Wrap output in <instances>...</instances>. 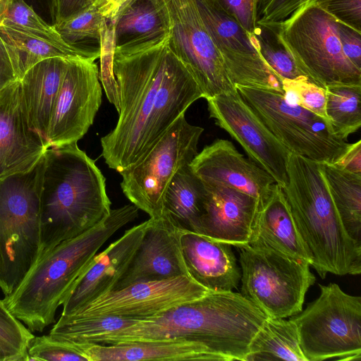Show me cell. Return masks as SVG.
Returning a JSON list of instances; mask_svg holds the SVG:
<instances>
[{
    "label": "cell",
    "mask_w": 361,
    "mask_h": 361,
    "mask_svg": "<svg viewBox=\"0 0 361 361\" xmlns=\"http://www.w3.org/2000/svg\"><path fill=\"white\" fill-rule=\"evenodd\" d=\"M137 320L112 315L77 317L61 314L49 334L69 344L94 343L98 338L128 327Z\"/></svg>",
    "instance_id": "1f68e13d"
},
{
    "label": "cell",
    "mask_w": 361,
    "mask_h": 361,
    "mask_svg": "<svg viewBox=\"0 0 361 361\" xmlns=\"http://www.w3.org/2000/svg\"><path fill=\"white\" fill-rule=\"evenodd\" d=\"M196 1L235 87L240 85L283 92L281 80L259 53L254 33L247 31L216 0Z\"/></svg>",
    "instance_id": "5bb4252c"
},
{
    "label": "cell",
    "mask_w": 361,
    "mask_h": 361,
    "mask_svg": "<svg viewBox=\"0 0 361 361\" xmlns=\"http://www.w3.org/2000/svg\"><path fill=\"white\" fill-rule=\"evenodd\" d=\"M307 361L290 319L267 317L251 341L245 361Z\"/></svg>",
    "instance_id": "f1b7e54d"
},
{
    "label": "cell",
    "mask_w": 361,
    "mask_h": 361,
    "mask_svg": "<svg viewBox=\"0 0 361 361\" xmlns=\"http://www.w3.org/2000/svg\"><path fill=\"white\" fill-rule=\"evenodd\" d=\"M269 249L310 262L312 257L294 222L282 188L274 183L266 203L259 210L247 245Z\"/></svg>",
    "instance_id": "603a6c76"
},
{
    "label": "cell",
    "mask_w": 361,
    "mask_h": 361,
    "mask_svg": "<svg viewBox=\"0 0 361 361\" xmlns=\"http://www.w3.org/2000/svg\"><path fill=\"white\" fill-rule=\"evenodd\" d=\"M13 0H0V24L4 19Z\"/></svg>",
    "instance_id": "c3c4849f"
},
{
    "label": "cell",
    "mask_w": 361,
    "mask_h": 361,
    "mask_svg": "<svg viewBox=\"0 0 361 361\" xmlns=\"http://www.w3.org/2000/svg\"><path fill=\"white\" fill-rule=\"evenodd\" d=\"M106 22L99 7L91 5L52 25L63 39L71 45L77 46L76 44L86 40L100 44Z\"/></svg>",
    "instance_id": "d6a6232c"
},
{
    "label": "cell",
    "mask_w": 361,
    "mask_h": 361,
    "mask_svg": "<svg viewBox=\"0 0 361 361\" xmlns=\"http://www.w3.org/2000/svg\"><path fill=\"white\" fill-rule=\"evenodd\" d=\"M342 50L347 59L361 69V32L336 20Z\"/></svg>",
    "instance_id": "b9f144b4"
},
{
    "label": "cell",
    "mask_w": 361,
    "mask_h": 361,
    "mask_svg": "<svg viewBox=\"0 0 361 361\" xmlns=\"http://www.w3.org/2000/svg\"><path fill=\"white\" fill-rule=\"evenodd\" d=\"M17 80L8 51L0 37V90Z\"/></svg>",
    "instance_id": "f6af8a7d"
},
{
    "label": "cell",
    "mask_w": 361,
    "mask_h": 361,
    "mask_svg": "<svg viewBox=\"0 0 361 361\" xmlns=\"http://www.w3.org/2000/svg\"><path fill=\"white\" fill-rule=\"evenodd\" d=\"M253 33L260 56L278 76L281 82L284 79H307L298 69L292 57L278 42L270 29L257 25Z\"/></svg>",
    "instance_id": "836d02e7"
},
{
    "label": "cell",
    "mask_w": 361,
    "mask_h": 361,
    "mask_svg": "<svg viewBox=\"0 0 361 361\" xmlns=\"http://www.w3.org/2000/svg\"><path fill=\"white\" fill-rule=\"evenodd\" d=\"M1 24L6 25L59 44L66 42L53 25L47 24L24 0H13Z\"/></svg>",
    "instance_id": "e575fe53"
},
{
    "label": "cell",
    "mask_w": 361,
    "mask_h": 361,
    "mask_svg": "<svg viewBox=\"0 0 361 361\" xmlns=\"http://www.w3.org/2000/svg\"><path fill=\"white\" fill-rule=\"evenodd\" d=\"M27 355V361H88L77 348L49 334L35 336Z\"/></svg>",
    "instance_id": "8d00e7d4"
},
{
    "label": "cell",
    "mask_w": 361,
    "mask_h": 361,
    "mask_svg": "<svg viewBox=\"0 0 361 361\" xmlns=\"http://www.w3.org/2000/svg\"><path fill=\"white\" fill-rule=\"evenodd\" d=\"M139 209L128 204L86 232L62 241L39 255L16 289L3 299L11 313L31 332H42L55 322L63 304L94 257L119 229L133 221Z\"/></svg>",
    "instance_id": "3957f363"
},
{
    "label": "cell",
    "mask_w": 361,
    "mask_h": 361,
    "mask_svg": "<svg viewBox=\"0 0 361 361\" xmlns=\"http://www.w3.org/2000/svg\"><path fill=\"white\" fill-rule=\"evenodd\" d=\"M315 0H257V25H276L305 4Z\"/></svg>",
    "instance_id": "f35d334b"
},
{
    "label": "cell",
    "mask_w": 361,
    "mask_h": 361,
    "mask_svg": "<svg viewBox=\"0 0 361 361\" xmlns=\"http://www.w3.org/2000/svg\"><path fill=\"white\" fill-rule=\"evenodd\" d=\"M42 164L43 157L31 171L0 180V289L5 296L39 255Z\"/></svg>",
    "instance_id": "52a82bcc"
},
{
    "label": "cell",
    "mask_w": 361,
    "mask_h": 361,
    "mask_svg": "<svg viewBox=\"0 0 361 361\" xmlns=\"http://www.w3.org/2000/svg\"><path fill=\"white\" fill-rule=\"evenodd\" d=\"M264 27L274 32L311 82L324 89L333 84L361 83V69L342 50L336 20L316 0L305 4L281 22Z\"/></svg>",
    "instance_id": "8992f818"
},
{
    "label": "cell",
    "mask_w": 361,
    "mask_h": 361,
    "mask_svg": "<svg viewBox=\"0 0 361 361\" xmlns=\"http://www.w3.org/2000/svg\"><path fill=\"white\" fill-rule=\"evenodd\" d=\"M104 0H88L90 5H94L99 7Z\"/></svg>",
    "instance_id": "681fc988"
},
{
    "label": "cell",
    "mask_w": 361,
    "mask_h": 361,
    "mask_svg": "<svg viewBox=\"0 0 361 361\" xmlns=\"http://www.w3.org/2000/svg\"><path fill=\"white\" fill-rule=\"evenodd\" d=\"M67 59L52 57L41 61L29 68L20 80L29 123L47 143L51 114L66 71Z\"/></svg>",
    "instance_id": "d4e9b609"
},
{
    "label": "cell",
    "mask_w": 361,
    "mask_h": 361,
    "mask_svg": "<svg viewBox=\"0 0 361 361\" xmlns=\"http://www.w3.org/2000/svg\"><path fill=\"white\" fill-rule=\"evenodd\" d=\"M180 243L188 272L195 281L213 292L238 288L241 269L231 245L183 230Z\"/></svg>",
    "instance_id": "7402d4cb"
},
{
    "label": "cell",
    "mask_w": 361,
    "mask_h": 361,
    "mask_svg": "<svg viewBox=\"0 0 361 361\" xmlns=\"http://www.w3.org/2000/svg\"><path fill=\"white\" fill-rule=\"evenodd\" d=\"M190 167L205 184L226 185L255 197L259 210L276 183L265 170L245 157L228 140L217 139L205 146Z\"/></svg>",
    "instance_id": "d6986e66"
},
{
    "label": "cell",
    "mask_w": 361,
    "mask_h": 361,
    "mask_svg": "<svg viewBox=\"0 0 361 361\" xmlns=\"http://www.w3.org/2000/svg\"><path fill=\"white\" fill-rule=\"evenodd\" d=\"M247 106L290 152L319 163L335 164L350 143L339 137L326 118L298 104L283 92L236 85Z\"/></svg>",
    "instance_id": "9c48e42d"
},
{
    "label": "cell",
    "mask_w": 361,
    "mask_h": 361,
    "mask_svg": "<svg viewBox=\"0 0 361 361\" xmlns=\"http://www.w3.org/2000/svg\"><path fill=\"white\" fill-rule=\"evenodd\" d=\"M148 220L128 230L93 258L62 305L61 315L71 314L97 298L113 290L138 248Z\"/></svg>",
    "instance_id": "ffe728a7"
},
{
    "label": "cell",
    "mask_w": 361,
    "mask_h": 361,
    "mask_svg": "<svg viewBox=\"0 0 361 361\" xmlns=\"http://www.w3.org/2000/svg\"><path fill=\"white\" fill-rule=\"evenodd\" d=\"M111 204L104 175L77 142L49 147L39 190L38 256L96 226Z\"/></svg>",
    "instance_id": "277c9868"
},
{
    "label": "cell",
    "mask_w": 361,
    "mask_h": 361,
    "mask_svg": "<svg viewBox=\"0 0 361 361\" xmlns=\"http://www.w3.org/2000/svg\"><path fill=\"white\" fill-rule=\"evenodd\" d=\"M267 317L239 293L209 291L156 316L137 319L94 343L187 341L207 348L223 361H245L252 339Z\"/></svg>",
    "instance_id": "7a4b0ae2"
},
{
    "label": "cell",
    "mask_w": 361,
    "mask_h": 361,
    "mask_svg": "<svg viewBox=\"0 0 361 361\" xmlns=\"http://www.w3.org/2000/svg\"><path fill=\"white\" fill-rule=\"evenodd\" d=\"M210 118L244 149L249 159L282 188L287 183L290 152L274 136L238 92L206 99Z\"/></svg>",
    "instance_id": "9a60e30c"
},
{
    "label": "cell",
    "mask_w": 361,
    "mask_h": 361,
    "mask_svg": "<svg viewBox=\"0 0 361 361\" xmlns=\"http://www.w3.org/2000/svg\"><path fill=\"white\" fill-rule=\"evenodd\" d=\"M181 231L164 212L159 217H149L142 241L114 289L139 282L190 276L181 251Z\"/></svg>",
    "instance_id": "ac0fdd59"
},
{
    "label": "cell",
    "mask_w": 361,
    "mask_h": 361,
    "mask_svg": "<svg viewBox=\"0 0 361 361\" xmlns=\"http://www.w3.org/2000/svg\"><path fill=\"white\" fill-rule=\"evenodd\" d=\"M169 23L171 50L195 80L204 99L237 90L196 0H159Z\"/></svg>",
    "instance_id": "7c38bea8"
},
{
    "label": "cell",
    "mask_w": 361,
    "mask_h": 361,
    "mask_svg": "<svg viewBox=\"0 0 361 361\" xmlns=\"http://www.w3.org/2000/svg\"><path fill=\"white\" fill-rule=\"evenodd\" d=\"M319 296L290 317L307 361L361 360V297L334 283L319 284Z\"/></svg>",
    "instance_id": "ba28073f"
},
{
    "label": "cell",
    "mask_w": 361,
    "mask_h": 361,
    "mask_svg": "<svg viewBox=\"0 0 361 361\" xmlns=\"http://www.w3.org/2000/svg\"><path fill=\"white\" fill-rule=\"evenodd\" d=\"M334 164L347 171L361 174V140L350 144L343 156Z\"/></svg>",
    "instance_id": "ee69618b"
},
{
    "label": "cell",
    "mask_w": 361,
    "mask_h": 361,
    "mask_svg": "<svg viewBox=\"0 0 361 361\" xmlns=\"http://www.w3.org/2000/svg\"><path fill=\"white\" fill-rule=\"evenodd\" d=\"M35 335L8 310L0 300V343L27 361V348Z\"/></svg>",
    "instance_id": "74e56055"
},
{
    "label": "cell",
    "mask_w": 361,
    "mask_h": 361,
    "mask_svg": "<svg viewBox=\"0 0 361 361\" xmlns=\"http://www.w3.org/2000/svg\"><path fill=\"white\" fill-rule=\"evenodd\" d=\"M208 292L190 276L139 282L111 290L68 315H112L140 319L156 316Z\"/></svg>",
    "instance_id": "2e32d148"
},
{
    "label": "cell",
    "mask_w": 361,
    "mask_h": 361,
    "mask_svg": "<svg viewBox=\"0 0 361 361\" xmlns=\"http://www.w3.org/2000/svg\"><path fill=\"white\" fill-rule=\"evenodd\" d=\"M0 37L8 51L19 80L29 68L49 58L79 57L95 61L100 56V49L56 44L4 24H0Z\"/></svg>",
    "instance_id": "484cf974"
},
{
    "label": "cell",
    "mask_w": 361,
    "mask_h": 361,
    "mask_svg": "<svg viewBox=\"0 0 361 361\" xmlns=\"http://www.w3.org/2000/svg\"><path fill=\"white\" fill-rule=\"evenodd\" d=\"M88 361H223L219 355L194 342L179 340L128 341L114 344H71Z\"/></svg>",
    "instance_id": "cb8c5ba5"
},
{
    "label": "cell",
    "mask_w": 361,
    "mask_h": 361,
    "mask_svg": "<svg viewBox=\"0 0 361 361\" xmlns=\"http://www.w3.org/2000/svg\"><path fill=\"white\" fill-rule=\"evenodd\" d=\"M99 73L94 61L68 58L51 114L49 147L78 142L93 124L102 104Z\"/></svg>",
    "instance_id": "4fadbf2b"
},
{
    "label": "cell",
    "mask_w": 361,
    "mask_h": 361,
    "mask_svg": "<svg viewBox=\"0 0 361 361\" xmlns=\"http://www.w3.org/2000/svg\"><path fill=\"white\" fill-rule=\"evenodd\" d=\"M49 148L30 126L17 80L0 90V180L33 169Z\"/></svg>",
    "instance_id": "e0dca14e"
},
{
    "label": "cell",
    "mask_w": 361,
    "mask_h": 361,
    "mask_svg": "<svg viewBox=\"0 0 361 361\" xmlns=\"http://www.w3.org/2000/svg\"><path fill=\"white\" fill-rule=\"evenodd\" d=\"M54 24L91 6L88 0H51Z\"/></svg>",
    "instance_id": "7bdbcfd3"
},
{
    "label": "cell",
    "mask_w": 361,
    "mask_h": 361,
    "mask_svg": "<svg viewBox=\"0 0 361 361\" xmlns=\"http://www.w3.org/2000/svg\"><path fill=\"white\" fill-rule=\"evenodd\" d=\"M336 20L361 32V0H316Z\"/></svg>",
    "instance_id": "ab89813d"
},
{
    "label": "cell",
    "mask_w": 361,
    "mask_h": 361,
    "mask_svg": "<svg viewBox=\"0 0 361 361\" xmlns=\"http://www.w3.org/2000/svg\"><path fill=\"white\" fill-rule=\"evenodd\" d=\"M241 269L240 294L268 317L287 318L302 310L316 278L310 262L264 248L237 247Z\"/></svg>",
    "instance_id": "30bf717a"
},
{
    "label": "cell",
    "mask_w": 361,
    "mask_h": 361,
    "mask_svg": "<svg viewBox=\"0 0 361 361\" xmlns=\"http://www.w3.org/2000/svg\"><path fill=\"white\" fill-rule=\"evenodd\" d=\"M113 25L114 47L133 46L164 37L169 27L159 0H130Z\"/></svg>",
    "instance_id": "4316f807"
},
{
    "label": "cell",
    "mask_w": 361,
    "mask_h": 361,
    "mask_svg": "<svg viewBox=\"0 0 361 361\" xmlns=\"http://www.w3.org/2000/svg\"><path fill=\"white\" fill-rule=\"evenodd\" d=\"M168 35L114 47L118 118L101 138V146L105 163L118 173L140 159L192 104L204 98L195 80L171 50Z\"/></svg>",
    "instance_id": "6da1fadb"
},
{
    "label": "cell",
    "mask_w": 361,
    "mask_h": 361,
    "mask_svg": "<svg viewBox=\"0 0 361 361\" xmlns=\"http://www.w3.org/2000/svg\"><path fill=\"white\" fill-rule=\"evenodd\" d=\"M130 0H104L99 10L106 21L113 24L119 11Z\"/></svg>",
    "instance_id": "bcb514c9"
},
{
    "label": "cell",
    "mask_w": 361,
    "mask_h": 361,
    "mask_svg": "<svg viewBox=\"0 0 361 361\" xmlns=\"http://www.w3.org/2000/svg\"><path fill=\"white\" fill-rule=\"evenodd\" d=\"M207 197L197 233L235 247L250 241L259 212L255 197L219 184H205Z\"/></svg>",
    "instance_id": "44dd1931"
},
{
    "label": "cell",
    "mask_w": 361,
    "mask_h": 361,
    "mask_svg": "<svg viewBox=\"0 0 361 361\" xmlns=\"http://www.w3.org/2000/svg\"><path fill=\"white\" fill-rule=\"evenodd\" d=\"M325 92L327 119L334 133L347 140L361 126V83L329 85Z\"/></svg>",
    "instance_id": "4dcf8cb0"
},
{
    "label": "cell",
    "mask_w": 361,
    "mask_h": 361,
    "mask_svg": "<svg viewBox=\"0 0 361 361\" xmlns=\"http://www.w3.org/2000/svg\"><path fill=\"white\" fill-rule=\"evenodd\" d=\"M282 188L298 233L322 279L361 273V244L347 233L331 197L322 164L290 153Z\"/></svg>",
    "instance_id": "5b68a950"
},
{
    "label": "cell",
    "mask_w": 361,
    "mask_h": 361,
    "mask_svg": "<svg viewBox=\"0 0 361 361\" xmlns=\"http://www.w3.org/2000/svg\"><path fill=\"white\" fill-rule=\"evenodd\" d=\"M204 129L181 115L136 163L120 171L125 196L149 217L164 214L166 188L177 171L197 154Z\"/></svg>",
    "instance_id": "8fae6325"
},
{
    "label": "cell",
    "mask_w": 361,
    "mask_h": 361,
    "mask_svg": "<svg viewBox=\"0 0 361 361\" xmlns=\"http://www.w3.org/2000/svg\"><path fill=\"white\" fill-rule=\"evenodd\" d=\"M207 188L189 165L180 168L170 181L164 198V212L180 229L198 233Z\"/></svg>",
    "instance_id": "83f0119b"
},
{
    "label": "cell",
    "mask_w": 361,
    "mask_h": 361,
    "mask_svg": "<svg viewBox=\"0 0 361 361\" xmlns=\"http://www.w3.org/2000/svg\"><path fill=\"white\" fill-rule=\"evenodd\" d=\"M0 361H23V357L0 343Z\"/></svg>",
    "instance_id": "7dc6e473"
},
{
    "label": "cell",
    "mask_w": 361,
    "mask_h": 361,
    "mask_svg": "<svg viewBox=\"0 0 361 361\" xmlns=\"http://www.w3.org/2000/svg\"><path fill=\"white\" fill-rule=\"evenodd\" d=\"M281 87L284 97L290 104H298L327 119L325 89L308 79L283 80Z\"/></svg>",
    "instance_id": "d590c367"
},
{
    "label": "cell",
    "mask_w": 361,
    "mask_h": 361,
    "mask_svg": "<svg viewBox=\"0 0 361 361\" xmlns=\"http://www.w3.org/2000/svg\"><path fill=\"white\" fill-rule=\"evenodd\" d=\"M221 7L247 31L257 27V0H216Z\"/></svg>",
    "instance_id": "60d3db41"
},
{
    "label": "cell",
    "mask_w": 361,
    "mask_h": 361,
    "mask_svg": "<svg viewBox=\"0 0 361 361\" xmlns=\"http://www.w3.org/2000/svg\"><path fill=\"white\" fill-rule=\"evenodd\" d=\"M329 190L348 235L361 244V174L321 163Z\"/></svg>",
    "instance_id": "f546056e"
}]
</instances>
